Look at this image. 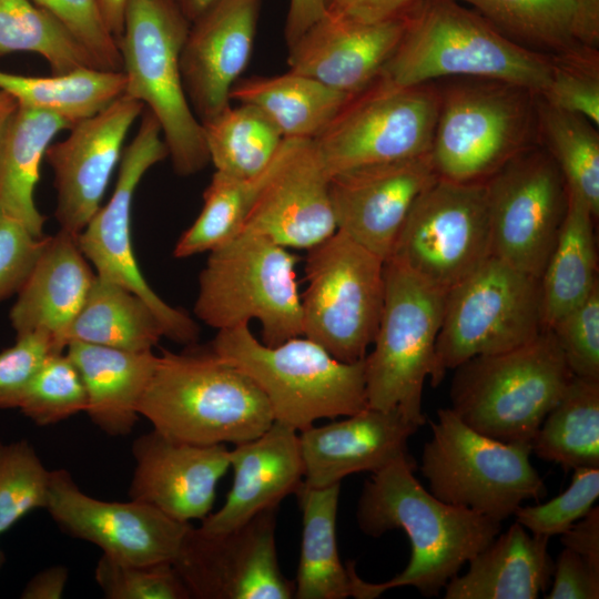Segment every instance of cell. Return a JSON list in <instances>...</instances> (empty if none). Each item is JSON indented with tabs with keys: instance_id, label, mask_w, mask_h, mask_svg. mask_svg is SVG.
Returning a JSON list of instances; mask_svg holds the SVG:
<instances>
[{
	"instance_id": "cell-3",
	"label": "cell",
	"mask_w": 599,
	"mask_h": 599,
	"mask_svg": "<svg viewBox=\"0 0 599 599\" xmlns=\"http://www.w3.org/2000/svg\"><path fill=\"white\" fill-rule=\"evenodd\" d=\"M139 413L159 433L195 445H236L274 422L258 386L211 349H163Z\"/></svg>"
},
{
	"instance_id": "cell-43",
	"label": "cell",
	"mask_w": 599,
	"mask_h": 599,
	"mask_svg": "<svg viewBox=\"0 0 599 599\" xmlns=\"http://www.w3.org/2000/svg\"><path fill=\"white\" fill-rule=\"evenodd\" d=\"M87 390L67 352L52 354L35 374L18 409L38 426H49L85 412Z\"/></svg>"
},
{
	"instance_id": "cell-34",
	"label": "cell",
	"mask_w": 599,
	"mask_h": 599,
	"mask_svg": "<svg viewBox=\"0 0 599 599\" xmlns=\"http://www.w3.org/2000/svg\"><path fill=\"white\" fill-rule=\"evenodd\" d=\"M341 484L313 488L304 483L296 491L302 511V542L294 598L346 599L352 597L349 570L341 561L336 518Z\"/></svg>"
},
{
	"instance_id": "cell-45",
	"label": "cell",
	"mask_w": 599,
	"mask_h": 599,
	"mask_svg": "<svg viewBox=\"0 0 599 599\" xmlns=\"http://www.w3.org/2000/svg\"><path fill=\"white\" fill-rule=\"evenodd\" d=\"M94 578L108 599H190L171 561L129 564L102 555Z\"/></svg>"
},
{
	"instance_id": "cell-25",
	"label": "cell",
	"mask_w": 599,
	"mask_h": 599,
	"mask_svg": "<svg viewBox=\"0 0 599 599\" xmlns=\"http://www.w3.org/2000/svg\"><path fill=\"white\" fill-rule=\"evenodd\" d=\"M419 428L398 409L365 407L344 419L298 432L304 485L341 484L346 476L376 473L409 455L408 439Z\"/></svg>"
},
{
	"instance_id": "cell-24",
	"label": "cell",
	"mask_w": 599,
	"mask_h": 599,
	"mask_svg": "<svg viewBox=\"0 0 599 599\" xmlns=\"http://www.w3.org/2000/svg\"><path fill=\"white\" fill-rule=\"evenodd\" d=\"M405 23L406 13L374 23L324 13L288 45L290 70L354 97L380 75Z\"/></svg>"
},
{
	"instance_id": "cell-20",
	"label": "cell",
	"mask_w": 599,
	"mask_h": 599,
	"mask_svg": "<svg viewBox=\"0 0 599 599\" xmlns=\"http://www.w3.org/2000/svg\"><path fill=\"white\" fill-rule=\"evenodd\" d=\"M437 177L430 153L332 175L337 231L386 261L414 201Z\"/></svg>"
},
{
	"instance_id": "cell-7",
	"label": "cell",
	"mask_w": 599,
	"mask_h": 599,
	"mask_svg": "<svg viewBox=\"0 0 599 599\" xmlns=\"http://www.w3.org/2000/svg\"><path fill=\"white\" fill-rule=\"evenodd\" d=\"M430 156L439 177L485 182L538 135L537 94L497 80L454 78L439 89Z\"/></svg>"
},
{
	"instance_id": "cell-58",
	"label": "cell",
	"mask_w": 599,
	"mask_h": 599,
	"mask_svg": "<svg viewBox=\"0 0 599 599\" xmlns=\"http://www.w3.org/2000/svg\"><path fill=\"white\" fill-rule=\"evenodd\" d=\"M185 18L192 22L217 0H173Z\"/></svg>"
},
{
	"instance_id": "cell-28",
	"label": "cell",
	"mask_w": 599,
	"mask_h": 599,
	"mask_svg": "<svg viewBox=\"0 0 599 599\" xmlns=\"http://www.w3.org/2000/svg\"><path fill=\"white\" fill-rule=\"evenodd\" d=\"M548 537L515 521L445 586V599H536L550 582L555 561Z\"/></svg>"
},
{
	"instance_id": "cell-49",
	"label": "cell",
	"mask_w": 599,
	"mask_h": 599,
	"mask_svg": "<svg viewBox=\"0 0 599 599\" xmlns=\"http://www.w3.org/2000/svg\"><path fill=\"white\" fill-rule=\"evenodd\" d=\"M64 351L65 347L45 332L17 336L12 346L0 352V409L18 408L44 362Z\"/></svg>"
},
{
	"instance_id": "cell-22",
	"label": "cell",
	"mask_w": 599,
	"mask_h": 599,
	"mask_svg": "<svg viewBox=\"0 0 599 599\" xmlns=\"http://www.w3.org/2000/svg\"><path fill=\"white\" fill-rule=\"evenodd\" d=\"M229 450L223 444L184 443L152 429L132 445L130 499L182 522L203 520L214 505L217 483L230 468Z\"/></svg>"
},
{
	"instance_id": "cell-50",
	"label": "cell",
	"mask_w": 599,
	"mask_h": 599,
	"mask_svg": "<svg viewBox=\"0 0 599 599\" xmlns=\"http://www.w3.org/2000/svg\"><path fill=\"white\" fill-rule=\"evenodd\" d=\"M44 240L45 236H35L21 222L0 212V302L19 292Z\"/></svg>"
},
{
	"instance_id": "cell-38",
	"label": "cell",
	"mask_w": 599,
	"mask_h": 599,
	"mask_svg": "<svg viewBox=\"0 0 599 599\" xmlns=\"http://www.w3.org/2000/svg\"><path fill=\"white\" fill-rule=\"evenodd\" d=\"M123 71L80 69L52 77H26L0 71V90L19 105L59 114L72 124L89 118L124 93Z\"/></svg>"
},
{
	"instance_id": "cell-26",
	"label": "cell",
	"mask_w": 599,
	"mask_h": 599,
	"mask_svg": "<svg viewBox=\"0 0 599 599\" xmlns=\"http://www.w3.org/2000/svg\"><path fill=\"white\" fill-rule=\"evenodd\" d=\"M229 460L233 484L223 506L202 520L200 528L207 532L232 530L278 508L304 483L298 432L276 420L257 437L236 444Z\"/></svg>"
},
{
	"instance_id": "cell-33",
	"label": "cell",
	"mask_w": 599,
	"mask_h": 599,
	"mask_svg": "<svg viewBox=\"0 0 599 599\" xmlns=\"http://www.w3.org/2000/svg\"><path fill=\"white\" fill-rule=\"evenodd\" d=\"M593 220L585 202L568 191L567 213L540 276L542 331H550L599 284Z\"/></svg>"
},
{
	"instance_id": "cell-30",
	"label": "cell",
	"mask_w": 599,
	"mask_h": 599,
	"mask_svg": "<svg viewBox=\"0 0 599 599\" xmlns=\"http://www.w3.org/2000/svg\"><path fill=\"white\" fill-rule=\"evenodd\" d=\"M511 40L557 54L599 42V0H457ZM548 54V53H546Z\"/></svg>"
},
{
	"instance_id": "cell-11",
	"label": "cell",
	"mask_w": 599,
	"mask_h": 599,
	"mask_svg": "<svg viewBox=\"0 0 599 599\" xmlns=\"http://www.w3.org/2000/svg\"><path fill=\"white\" fill-rule=\"evenodd\" d=\"M385 296L374 349L365 356L367 406L398 409L423 426V388L435 372L445 296L385 261Z\"/></svg>"
},
{
	"instance_id": "cell-6",
	"label": "cell",
	"mask_w": 599,
	"mask_h": 599,
	"mask_svg": "<svg viewBox=\"0 0 599 599\" xmlns=\"http://www.w3.org/2000/svg\"><path fill=\"white\" fill-rule=\"evenodd\" d=\"M191 22L173 0H126L118 40L125 95L161 125L174 171L193 175L210 162L201 121L184 91L180 55Z\"/></svg>"
},
{
	"instance_id": "cell-1",
	"label": "cell",
	"mask_w": 599,
	"mask_h": 599,
	"mask_svg": "<svg viewBox=\"0 0 599 599\" xmlns=\"http://www.w3.org/2000/svg\"><path fill=\"white\" fill-rule=\"evenodd\" d=\"M410 455L372 474L363 487L356 518L361 530L373 537L402 529L410 541L405 569L392 579L373 583L358 577L348 562L352 597L375 599L405 586L423 596H437L461 567L500 532L501 522L469 508L435 497L416 479Z\"/></svg>"
},
{
	"instance_id": "cell-12",
	"label": "cell",
	"mask_w": 599,
	"mask_h": 599,
	"mask_svg": "<svg viewBox=\"0 0 599 599\" xmlns=\"http://www.w3.org/2000/svg\"><path fill=\"white\" fill-rule=\"evenodd\" d=\"M384 265L341 231L307 250L303 335L341 362L365 358L383 309Z\"/></svg>"
},
{
	"instance_id": "cell-31",
	"label": "cell",
	"mask_w": 599,
	"mask_h": 599,
	"mask_svg": "<svg viewBox=\"0 0 599 599\" xmlns=\"http://www.w3.org/2000/svg\"><path fill=\"white\" fill-rule=\"evenodd\" d=\"M72 125L59 114L19 105L0 150V212L39 237L45 222L34 203L41 161L54 135Z\"/></svg>"
},
{
	"instance_id": "cell-21",
	"label": "cell",
	"mask_w": 599,
	"mask_h": 599,
	"mask_svg": "<svg viewBox=\"0 0 599 599\" xmlns=\"http://www.w3.org/2000/svg\"><path fill=\"white\" fill-rule=\"evenodd\" d=\"M262 1L217 0L191 22L180 68L201 122L231 105V89L251 58Z\"/></svg>"
},
{
	"instance_id": "cell-5",
	"label": "cell",
	"mask_w": 599,
	"mask_h": 599,
	"mask_svg": "<svg viewBox=\"0 0 599 599\" xmlns=\"http://www.w3.org/2000/svg\"><path fill=\"white\" fill-rule=\"evenodd\" d=\"M454 370L450 408L476 432L502 443L531 444L573 376L551 331Z\"/></svg>"
},
{
	"instance_id": "cell-44",
	"label": "cell",
	"mask_w": 599,
	"mask_h": 599,
	"mask_svg": "<svg viewBox=\"0 0 599 599\" xmlns=\"http://www.w3.org/2000/svg\"><path fill=\"white\" fill-rule=\"evenodd\" d=\"M548 104L599 125V57L596 48L578 47L551 54L547 88L539 95Z\"/></svg>"
},
{
	"instance_id": "cell-53",
	"label": "cell",
	"mask_w": 599,
	"mask_h": 599,
	"mask_svg": "<svg viewBox=\"0 0 599 599\" xmlns=\"http://www.w3.org/2000/svg\"><path fill=\"white\" fill-rule=\"evenodd\" d=\"M560 536L566 548L599 567V507H592Z\"/></svg>"
},
{
	"instance_id": "cell-29",
	"label": "cell",
	"mask_w": 599,
	"mask_h": 599,
	"mask_svg": "<svg viewBox=\"0 0 599 599\" xmlns=\"http://www.w3.org/2000/svg\"><path fill=\"white\" fill-rule=\"evenodd\" d=\"M65 352L82 377L91 422L109 436L129 435L140 417V402L158 355L77 341Z\"/></svg>"
},
{
	"instance_id": "cell-39",
	"label": "cell",
	"mask_w": 599,
	"mask_h": 599,
	"mask_svg": "<svg viewBox=\"0 0 599 599\" xmlns=\"http://www.w3.org/2000/svg\"><path fill=\"white\" fill-rule=\"evenodd\" d=\"M201 123L210 162L235 177L262 173L285 140L262 111L247 103L229 105Z\"/></svg>"
},
{
	"instance_id": "cell-37",
	"label": "cell",
	"mask_w": 599,
	"mask_h": 599,
	"mask_svg": "<svg viewBox=\"0 0 599 599\" xmlns=\"http://www.w3.org/2000/svg\"><path fill=\"white\" fill-rule=\"evenodd\" d=\"M531 451L565 470L599 468V379L571 377L542 420Z\"/></svg>"
},
{
	"instance_id": "cell-17",
	"label": "cell",
	"mask_w": 599,
	"mask_h": 599,
	"mask_svg": "<svg viewBox=\"0 0 599 599\" xmlns=\"http://www.w3.org/2000/svg\"><path fill=\"white\" fill-rule=\"evenodd\" d=\"M277 508L224 532L187 528L172 564L196 599H292L294 581L281 571Z\"/></svg>"
},
{
	"instance_id": "cell-32",
	"label": "cell",
	"mask_w": 599,
	"mask_h": 599,
	"mask_svg": "<svg viewBox=\"0 0 599 599\" xmlns=\"http://www.w3.org/2000/svg\"><path fill=\"white\" fill-rule=\"evenodd\" d=\"M230 98L262 111L284 139L314 140L352 97L288 70L273 77L240 78Z\"/></svg>"
},
{
	"instance_id": "cell-46",
	"label": "cell",
	"mask_w": 599,
	"mask_h": 599,
	"mask_svg": "<svg viewBox=\"0 0 599 599\" xmlns=\"http://www.w3.org/2000/svg\"><path fill=\"white\" fill-rule=\"evenodd\" d=\"M598 496L599 468H576L571 483L564 493L544 504L526 507L521 505L514 516L516 521L532 535L550 538L564 534L586 516Z\"/></svg>"
},
{
	"instance_id": "cell-2",
	"label": "cell",
	"mask_w": 599,
	"mask_h": 599,
	"mask_svg": "<svg viewBox=\"0 0 599 599\" xmlns=\"http://www.w3.org/2000/svg\"><path fill=\"white\" fill-rule=\"evenodd\" d=\"M551 55L511 40L457 0H418L407 12L402 38L380 77L399 87L440 78L512 83L540 95Z\"/></svg>"
},
{
	"instance_id": "cell-19",
	"label": "cell",
	"mask_w": 599,
	"mask_h": 599,
	"mask_svg": "<svg viewBox=\"0 0 599 599\" xmlns=\"http://www.w3.org/2000/svg\"><path fill=\"white\" fill-rule=\"evenodd\" d=\"M144 108L122 94L74 123L65 140L48 146L44 159L54 174V216L60 230L78 236L100 209L126 133Z\"/></svg>"
},
{
	"instance_id": "cell-48",
	"label": "cell",
	"mask_w": 599,
	"mask_h": 599,
	"mask_svg": "<svg viewBox=\"0 0 599 599\" xmlns=\"http://www.w3.org/2000/svg\"><path fill=\"white\" fill-rule=\"evenodd\" d=\"M57 17L87 48L101 70L122 71L115 38L102 18L99 0H32Z\"/></svg>"
},
{
	"instance_id": "cell-51",
	"label": "cell",
	"mask_w": 599,
	"mask_h": 599,
	"mask_svg": "<svg viewBox=\"0 0 599 599\" xmlns=\"http://www.w3.org/2000/svg\"><path fill=\"white\" fill-rule=\"evenodd\" d=\"M552 587L547 599H598L599 567L569 548H564L554 565Z\"/></svg>"
},
{
	"instance_id": "cell-13",
	"label": "cell",
	"mask_w": 599,
	"mask_h": 599,
	"mask_svg": "<svg viewBox=\"0 0 599 599\" xmlns=\"http://www.w3.org/2000/svg\"><path fill=\"white\" fill-rule=\"evenodd\" d=\"M490 256L486 183L438 176L414 201L386 261L447 294Z\"/></svg>"
},
{
	"instance_id": "cell-8",
	"label": "cell",
	"mask_w": 599,
	"mask_h": 599,
	"mask_svg": "<svg viewBox=\"0 0 599 599\" xmlns=\"http://www.w3.org/2000/svg\"><path fill=\"white\" fill-rule=\"evenodd\" d=\"M297 262L287 248L240 232L210 251L199 276L195 316L217 331L257 319L268 346L302 336Z\"/></svg>"
},
{
	"instance_id": "cell-52",
	"label": "cell",
	"mask_w": 599,
	"mask_h": 599,
	"mask_svg": "<svg viewBox=\"0 0 599 599\" xmlns=\"http://www.w3.org/2000/svg\"><path fill=\"white\" fill-rule=\"evenodd\" d=\"M418 0H324L325 13L363 23L405 14Z\"/></svg>"
},
{
	"instance_id": "cell-27",
	"label": "cell",
	"mask_w": 599,
	"mask_h": 599,
	"mask_svg": "<svg viewBox=\"0 0 599 599\" xmlns=\"http://www.w3.org/2000/svg\"><path fill=\"white\" fill-rule=\"evenodd\" d=\"M95 272L75 235L59 230L42 248L12 305L9 319L17 336L45 332L67 347V334L80 312Z\"/></svg>"
},
{
	"instance_id": "cell-23",
	"label": "cell",
	"mask_w": 599,
	"mask_h": 599,
	"mask_svg": "<svg viewBox=\"0 0 599 599\" xmlns=\"http://www.w3.org/2000/svg\"><path fill=\"white\" fill-rule=\"evenodd\" d=\"M329 179L313 140H302L263 189L241 232L285 248L307 251L322 243L337 231Z\"/></svg>"
},
{
	"instance_id": "cell-18",
	"label": "cell",
	"mask_w": 599,
	"mask_h": 599,
	"mask_svg": "<svg viewBox=\"0 0 599 599\" xmlns=\"http://www.w3.org/2000/svg\"><path fill=\"white\" fill-rule=\"evenodd\" d=\"M45 509L68 535L129 564L172 562L191 525L144 502L89 496L65 469L51 470Z\"/></svg>"
},
{
	"instance_id": "cell-47",
	"label": "cell",
	"mask_w": 599,
	"mask_h": 599,
	"mask_svg": "<svg viewBox=\"0 0 599 599\" xmlns=\"http://www.w3.org/2000/svg\"><path fill=\"white\" fill-rule=\"evenodd\" d=\"M575 376L599 379V284L550 329Z\"/></svg>"
},
{
	"instance_id": "cell-16",
	"label": "cell",
	"mask_w": 599,
	"mask_h": 599,
	"mask_svg": "<svg viewBox=\"0 0 599 599\" xmlns=\"http://www.w3.org/2000/svg\"><path fill=\"white\" fill-rule=\"evenodd\" d=\"M493 256L541 276L568 207L565 179L546 149L529 148L485 181Z\"/></svg>"
},
{
	"instance_id": "cell-35",
	"label": "cell",
	"mask_w": 599,
	"mask_h": 599,
	"mask_svg": "<svg viewBox=\"0 0 599 599\" xmlns=\"http://www.w3.org/2000/svg\"><path fill=\"white\" fill-rule=\"evenodd\" d=\"M163 336L158 316L143 298L95 274L88 296L68 331L67 343L77 341L130 352H149Z\"/></svg>"
},
{
	"instance_id": "cell-42",
	"label": "cell",
	"mask_w": 599,
	"mask_h": 599,
	"mask_svg": "<svg viewBox=\"0 0 599 599\" xmlns=\"http://www.w3.org/2000/svg\"><path fill=\"white\" fill-rule=\"evenodd\" d=\"M51 470L26 439L0 440V535L48 504Z\"/></svg>"
},
{
	"instance_id": "cell-14",
	"label": "cell",
	"mask_w": 599,
	"mask_h": 599,
	"mask_svg": "<svg viewBox=\"0 0 599 599\" xmlns=\"http://www.w3.org/2000/svg\"><path fill=\"white\" fill-rule=\"evenodd\" d=\"M439 108L433 83L399 87L380 75L313 140L329 176L430 152Z\"/></svg>"
},
{
	"instance_id": "cell-4",
	"label": "cell",
	"mask_w": 599,
	"mask_h": 599,
	"mask_svg": "<svg viewBox=\"0 0 599 599\" xmlns=\"http://www.w3.org/2000/svg\"><path fill=\"white\" fill-rule=\"evenodd\" d=\"M210 349L258 386L274 420L297 432L318 419L367 407L365 358L341 362L301 336L268 346L252 334L248 324L217 331Z\"/></svg>"
},
{
	"instance_id": "cell-56",
	"label": "cell",
	"mask_w": 599,
	"mask_h": 599,
	"mask_svg": "<svg viewBox=\"0 0 599 599\" xmlns=\"http://www.w3.org/2000/svg\"><path fill=\"white\" fill-rule=\"evenodd\" d=\"M126 0H99L104 23L116 42L123 31V19Z\"/></svg>"
},
{
	"instance_id": "cell-36",
	"label": "cell",
	"mask_w": 599,
	"mask_h": 599,
	"mask_svg": "<svg viewBox=\"0 0 599 599\" xmlns=\"http://www.w3.org/2000/svg\"><path fill=\"white\" fill-rule=\"evenodd\" d=\"M302 140L306 139H285L272 163L255 176L235 177L215 171L199 216L175 244L174 257L210 252L237 235L263 189Z\"/></svg>"
},
{
	"instance_id": "cell-57",
	"label": "cell",
	"mask_w": 599,
	"mask_h": 599,
	"mask_svg": "<svg viewBox=\"0 0 599 599\" xmlns=\"http://www.w3.org/2000/svg\"><path fill=\"white\" fill-rule=\"evenodd\" d=\"M18 108L17 100L10 93L0 90V150Z\"/></svg>"
},
{
	"instance_id": "cell-10",
	"label": "cell",
	"mask_w": 599,
	"mask_h": 599,
	"mask_svg": "<svg viewBox=\"0 0 599 599\" xmlns=\"http://www.w3.org/2000/svg\"><path fill=\"white\" fill-rule=\"evenodd\" d=\"M541 331L540 278L490 256L445 296L430 385L473 357L520 347Z\"/></svg>"
},
{
	"instance_id": "cell-54",
	"label": "cell",
	"mask_w": 599,
	"mask_h": 599,
	"mask_svg": "<svg viewBox=\"0 0 599 599\" xmlns=\"http://www.w3.org/2000/svg\"><path fill=\"white\" fill-rule=\"evenodd\" d=\"M69 579L68 568L53 566L33 576L21 592L22 599H60Z\"/></svg>"
},
{
	"instance_id": "cell-41",
	"label": "cell",
	"mask_w": 599,
	"mask_h": 599,
	"mask_svg": "<svg viewBox=\"0 0 599 599\" xmlns=\"http://www.w3.org/2000/svg\"><path fill=\"white\" fill-rule=\"evenodd\" d=\"M538 134L558 165L569 192L595 219L599 215V134L587 119L557 109L537 95Z\"/></svg>"
},
{
	"instance_id": "cell-40",
	"label": "cell",
	"mask_w": 599,
	"mask_h": 599,
	"mask_svg": "<svg viewBox=\"0 0 599 599\" xmlns=\"http://www.w3.org/2000/svg\"><path fill=\"white\" fill-rule=\"evenodd\" d=\"M17 51L41 54L57 75L100 69L87 48L48 10L32 0H0V57Z\"/></svg>"
},
{
	"instance_id": "cell-9",
	"label": "cell",
	"mask_w": 599,
	"mask_h": 599,
	"mask_svg": "<svg viewBox=\"0 0 599 599\" xmlns=\"http://www.w3.org/2000/svg\"><path fill=\"white\" fill-rule=\"evenodd\" d=\"M430 428L420 470L429 491L441 501L501 522L525 500L546 495L544 479L530 463L531 444L502 443L483 435L451 408L438 409Z\"/></svg>"
},
{
	"instance_id": "cell-59",
	"label": "cell",
	"mask_w": 599,
	"mask_h": 599,
	"mask_svg": "<svg viewBox=\"0 0 599 599\" xmlns=\"http://www.w3.org/2000/svg\"><path fill=\"white\" fill-rule=\"evenodd\" d=\"M3 562H4V555H3L2 550L0 549V568L3 565Z\"/></svg>"
},
{
	"instance_id": "cell-15",
	"label": "cell",
	"mask_w": 599,
	"mask_h": 599,
	"mask_svg": "<svg viewBox=\"0 0 599 599\" xmlns=\"http://www.w3.org/2000/svg\"><path fill=\"white\" fill-rule=\"evenodd\" d=\"M139 130L121 155L113 194L100 206L77 240L85 258L100 277L116 283L143 298L158 316L164 337L193 345L200 334L197 323L184 309L163 301L149 285L139 267L131 236L134 192L150 167L169 156L159 121L143 110Z\"/></svg>"
},
{
	"instance_id": "cell-55",
	"label": "cell",
	"mask_w": 599,
	"mask_h": 599,
	"mask_svg": "<svg viewBox=\"0 0 599 599\" xmlns=\"http://www.w3.org/2000/svg\"><path fill=\"white\" fill-rule=\"evenodd\" d=\"M324 13V0H290L284 29L287 45L292 44Z\"/></svg>"
}]
</instances>
